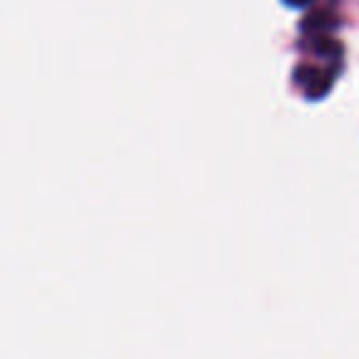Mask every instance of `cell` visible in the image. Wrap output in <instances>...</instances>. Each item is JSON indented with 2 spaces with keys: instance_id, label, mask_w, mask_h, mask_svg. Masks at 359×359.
Listing matches in <instances>:
<instances>
[{
  "instance_id": "obj_2",
  "label": "cell",
  "mask_w": 359,
  "mask_h": 359,
  "mask_svg": "<svg viewBox=\"0 0 359 359\" xmlns=\"http://www.w3.org/2000/svg\"><path fill=\"white\" fill-rule=\"evenodd\" d=\"M283 3H288V6H293V8H305V6H310L313 0H283Z\"/></svg>"
},
{
  "instance_id": "obj_1",
  "label": "cell",
  "mask_w": 359,
  "mask_h": 359,
  "mask_svg": "<svg viewBox=\"0 0 359 359\" xmlns=\"http://www.w3.org/2000/svg\"><path fill=\"white\" fill-rule=\"evenodd\" d=\"M298 81L303 84V89L308 91V96L318 99V96H323L325 91L330 89L332 74H327V72H323V69H315V67H300Z\"/></svg>"
}]
</instances>
